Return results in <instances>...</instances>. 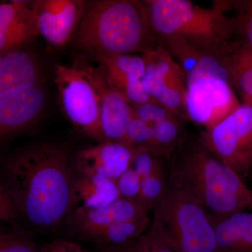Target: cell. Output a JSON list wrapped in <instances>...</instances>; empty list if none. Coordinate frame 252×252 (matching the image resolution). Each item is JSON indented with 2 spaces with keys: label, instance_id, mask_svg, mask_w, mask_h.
<instances>
[{
  "label": "cell",
  "instance_id": "6da1fadb",
  "mask_svg": "<svg viewBox=\"0 0 252 252\" xmlns=\"http://www.w3.org/2000/svg\"><path fill=\"white\" fill-rule=\"evenodd\" d=\"M73 155L65 146L40 144L4 162V184L18 215L37 229L58 228L72 212Z\"/></svg>",
  "mask_w": 252,
  "mask_h": 252
},
{
  "label": "cell",
  "instance_id": "7a4b0ae2",
  "mask_svg": "<svg viewBox=\"0 0 252 252\" xmlns=\"http://www.w3.org/2000/svg\"><path fill=\"white\" fill-rule=\"evenodd\" d=\"M168 182L203 207L212 220L252 204V191L243 179L199 140H185L172 156Z\"/></svg>",
  "mask_w": 252,
  "mask_h": 252
},
{
  "label": "cell",
  "instance_id": "3957f363",
  "mask_svg": "<svg viewBox=\"0 0 252 252\" xmlns=\"http://www.w3.org/2000/svg\"><path fill=\"white\" fill-rule=\"evenodd\" d=\"M72 40L78 49L95 60L143 54L160 44L151 28L147 10L138 0L86 1Z\"/></svg>",
  "mask_w": 252,
  "mask_h": 252
},
{
  "label": "cell",
  "instance_id": "277c9868",
  "mask_svg": "<svg viewBox=\"0 0 252 252\" xmlns=\"http://www.w3.org/2000/svg\"><path fill=\"white\" fill-rule=\"evenodd\" d=\"M158 40L177 38L205 54L223 58L239 39L233 18L225 14L229 1H214L207 8L189 0H143Z\"/></svg>",
  "mask_w": 252,
  "mask_h": 252
},
{
  "label": "cell",
  "instance_id": "5b68a950",
  "mask_svg": "<svg viewBox=\"0 0 252 252\" xmlns=\"http://www.w3.org/2000/svg\"><path fill=\"white\" fill-rule=\"evenodd\" d=\"M149 228L175 252H215L212 220L196 202L167 181Z\"/></svg>",
  "mask_w": 252,
  "mask_h": 252
},
{
  "label": "cell",
  "instance_id": "8992f818",
  "mask_svg": "<svg viewBox=\"0 0 252 252\" xmlns=\"http://www.w3.org/2000/svg\"><path fill=\"white\" fill-rule=\"evenodd\" d=\"M54 72L60 104L66 117L86 136L103 142L99 94L85 72L75 61L71 66L56 64Z\"/></svg>",
  "mask_w": 252,
  "mask_h": 252
},
{
  "label": "cell",
  "instance_id": "52a82bcc",
  "mask_svg": "<svg viewBox=\"0 0 252 252\" xmlns=\"http://www.w3.org/2000/svg\"><path fill=\"white\" fill-rule=\"evenodd\" d=\"M198 140L243 180L252 168V104H240L224 120L204 130Z\"/></svg>",
  "mask_w": 252,
  "mask_h": 252
},
{
  "label": "cell",
  "instance_id": "ba28073f",
  "mask_svg": "<svg viewBox=\"0 0 252 252\" xmlns=\"http://www.w3.org/2000/svg\"><path fill=\"white\" fill-rule=\"evenodd\" d=\"M142 55L146 63L142 78L146 94L175 115L186 117L187 84L180 66L160 44Z\"/></svg>",
  "mask_w": 252,
  "mask_h": 252
},
{
  "label": "cell",
  "instance_id": "9c48e42d",
  "mask_svg": "<svg viewBox=\"0 0 252 252\" xmlns=\"http://www.w3.org/2000/svg\"><path fill=\"white\" fill-rule=\"evenodd\" d=\"M229 83L218 77H205L187 84L186 117L209 130L230 115L240 106Z\"/></svg>",
  "mask_w": 252,
  "mask_h": 252
},
{
  "label": "cell",
  "instance_id": "30bf717a",
  "mask_svg": "<svg viewBox=\"0 0 252 252\" xmlns=\"http://www.w3.org/2000/svg\"><path fill=\"white\" fill-rule=\"evenodd\" d=\"M83 0H36L32 12L38 34L49 44L63 46L72 39L85 11Z\"/></svg>",
  "mask_w": 252,
  "mask_h": 252
},
{
  "label": "cell",
  "instance_id": "8fae6325",
  "mask_svg": "<svg viewBox=\"0 0 252 252\" xmlns=\"http://www.w3.org/2000/svg\"><path fill=\"white\" fill-rule=\"evenodd\" d=\"M75 61L99 94L101 126L104 139L126 144L127 127L135 116L133 106L112 89L98 67L85 59H77Z\"/></svg>",
  "mask_w": 252,
  "mask_h": 252
},
{
  "label": "cell",
  "instance_id": "7c38bea8",
  "mask_svg": "<svg viewBox=\"0 0 252 252\" xmlns=\"http://www.w3.org/2000/svg\"><path fill=\"white\" fill-rule=\"evenodd\" d=\"M147 214L137 200L121 197L107 206L99 208L74 207L64 223L73 236L91 241L96 235L116 223Z\"/></svg>",
  "mask_w": 252,
  "mask_h": 252
},
{
  "label": "cell",
  "instance_id": "4fadbf2b",
  "mask_svg": "<svg viewBox=\"0 0 252 252\" xmlns=\"http://www.w3.org/2000/svg\"><path fill=\"white\" fill-rule=\"evenodd\" d=\"M46 101L41 84L26 86L0 95V142L27 128L39 118Z\"/></svg>",
  "mask_w": 252,
  "mask_h": 252
},
{
  "label": "cell",
  "instance_id": "5bb4252c",
  "mask_svg": "<svg viewBox=\"0 0 252 252\" xmlns=\"http://www.w3.org/2000/svg\"><path fill=\"white\" fill-rule=\"evenodd\" d=\"M109 86L133 107L154 102L142 86L145 70L143 55H120L96 59Z\"/></svg>",
  "mask_w": 252,
  "mask_h": 252
},
{
  "label": "cell",
  "instance_id": "9a60e30c",
  "mask_svg": "<svg viewBox=\"0 0 252 252\" xmlns=\"http://www.w3.org/2000/svg\"><path fill=\"white\" fill-rule=\"evenodd\" d=\"M132 152L127 144L104 140L74 153L73 165L77 173L102 175L115 181L130 167Z\"/></svg>",
  "mask_w": 252,
  "mask_h": 252
},
{
  "label": "cell",
  "instance_id": "2e32d148",
  "mask_svg": "<svg viewBox=\"0 0 252 252\" xmlns=\"http://www.w3.org/2000/svg\"><path fill=\"white\" fill-rule=\"evenodd\" d=\"M134 109L135 115L152 130L157 155L170 160L185 142L180 117L155 102L140 104Z\"/></svg>",
  "mask_w": 252,
  "mask_h": 252
},
{
  "label": "cell",
  "instance_id": "e0dca14e",
  "mask_svg": "<svg viewBox=\"0 0 252 252\" xmlns=\"http://www.w3.org/2000/svg\"><path fill=\"white\" fill-rule=\"evenodd\" d=\"M158 41L180 66L187 84L205 77H218L228 82V56L218 58L205 54L177 38H165Z\"/></svg>",
  "mask_w": 252,
  "mask_h": 252
},
{
  "label": "cell",
  "instance_id": "ac0fdd59",
  "mask_svg": "<svg viewBox=\"0 0 252 252\" xmlns=\"http://www.w3.org/2000/svg\"><path fill=\"white\" fill-rule=\"evenodd\" d=\"M41 77L40 66L31 53L21 49L0 55V95L40 84Z\"/></svg>",
  "mask_w": 252,
  "mask_h": 252
},
{
  "label": "cell",
  "instance_id": "d6986e66",
  "mask_svg": "<svg viewBox=\"0 0 252 252\" xmlns=\"http://www.w3.org/2000/svg\"><path fill=\"white\" fill-rule=\"evenodd\" d=\"M212 223L215 252H252V212H235Z\"/></svg>",
  "mask_w": 252,
  "mask_h": 252
},
{
  "label": "cell",
  "instance_id": "ffe728a7",
  "mask_svg": "<svg viewBox=\"0 0 252 252\" xmlns=\"http://www.w3.org/2000/svg\"><path fill=\"white\" fill-rule=\"evenodd\" d=\"M74 207L99 208L120 198L115 181L102 175H86L76 172L73 183Z\"/></svg>",
  "mask_w": 252,
  "mask_h": 252
},
{
  "label": "cell",
  "instance_id": "44dd1931",
  "mask_svg": "<svg viewBox=\"0 0 252 252\" xmlns=\"http://www.w3.org/2000/svg\"><path fill=\"white\" fill-rule=\"evenodd\" d=\"M152 218L147 215L106 228L91 242L111 252H122L148 230Z\"/></svg>",
  "mask_w": 252,
  "mask_h": 252
},
{
  "label": "cell",
  "instance_id": "7402d4cb",
  "mask_svg": "<svg viewBox=\"0 0 252 252\" xmlns=\"http://www.w3.org/2000/svg\"><path fill=\"white\" fill-rule=\"evenodd\" d=\"M228 82L243 103L252 104V49L240 40L227 58Z\"/></svg>",
  "mask_w": 252,
  "mask_h": 252
},
{
  "label": "cell",
  "instance_id": "603a6c76",
  "mask_svg": "<svg viewBox=\"0 0 252 252\" xmlns=\"http://www.w3.org/2000/svg\"><path fill=\"white\" fill-rule=\"evenodd\" d=\"M38 35L32 12V16L26 21L0 30V55L23 49Z\"/></svg>",
  "mask_w": 252,
  "mask_h": 252
},
{
  "label": "cell",
  "instance_id": "cb8c5ba5",
  "mask_svg": "<svg viewBox=\"0 0 252 252\" xmlns=\"http://www.w3.org/2000/svg\"><path fill=\"white\" fill-rule=\"evenodd\" d=\"M168 173L165 165L141 180L137 200L146 212L153 210L167 188Z\"/></svg>",
  "mask_w": 252,
  "mask_h": 252
},
{
  "label": "cell",
  "instance_id": "d4e9b609",
  "mask_svg": "<svg viewBox=\"0 0 252 252\" xmlns=\"http://www.w3.org/2000/svg\"><path fill=\"white\" fill-rule=\"evenodd\" d=\"M230 8L235 11L233 20L237 35L252 49V0L230 1Z\"/></svg>",
  "mask_w": 252,
  "mask_h": 252
},
{
  "label": "cell",
  "instance_id": "484cf974",
  "mask_svg": "<svg viewBox=\"0 0 252 252\" xmlns=\"http://www.w3.org/2000/svg\"><path fill=\"white\" fill-rule=\"evenodd\" d=\"M126 144L132 148L146 149L157 154L152 130L143 121L135 115V113L127 127Z\"/></svg>",
  "mask_w": 252,
  "mask_h": 252
},
{
  "label": "cell",
  "instance_id": "4316f807",
  "mask_svg": "<svg viewBox=\"0 0 252 252\" xmlns=\"http://www.w3.org/2000/svg\"><path fill=\"white\" fill-rule=\"evenodd\" d=\"M32 16V1H11L0 4V30L11 27Z\"/></svg>",
  "mask_w": 252,
  "mask_h": 252
},
{
  "label": "cell",
  "instance_id": "83f0119b",
  "mask_svg": "<svg viewBox=\"0 0 252 252\" xmlns=\"http://www.w3.org/2000/svg\"><path fill=\"white\" fill-rule=\"evenodd\" d=\"M163 159L147 149L132 148L130 167L137 172L142 180L165 165Z\"/></svg>",
  "mask_w": 252,
  "mask_h": 252
},
{
  "label": "cell",
  "instance_id": "f1b7e54d",
  "mask_svg": "<svg viewBox=\"0 0 252 252\" xmlns=\"http://www.w3.org/2000/svg\"><path fill=\"white\" fill-rule=\"evenodd\" d=\"M0 252H40L31 239L20 232L0 230Z\"/></svg>",
  "mask_w": 252,
  "mask_h": 252
},
{
  "label": "cell",
  "instance_id": "f546056e",
  "mask_svg": "<svg viewBox=\"0 0 252 252\" xmlns=\"http://www.w3.org/2000/svg\"><path fill=\"white\" fill-rule=\"evenodd\" d=\"M122 252H175L150 228Z\"/></svg>",
  "mask_w": 252,
  "mask_h": 252
},
{
  "label": "cell",
  "instance_id": "4dcf8cb0",
  "mask_svg": "<svg viewBox=\"0 0 252 252\" xmlns=\"http://www.w3.org/2000/svg\"><path fill=\"white\" fill-rule=\"evenodd\" d=\"M122 198L137 200L140 193L141 179L137 172L129 167L115 180Z\"/></svg>",
  "mask_w": 252,
  "mask_h": 252
},
{
  "label": "cell",
  "instance_id": "1f68e13d",
  "mask_svg": "<svg viewBox=\"0 0 252 252\" xmlns=\"http://www.w3.org/2000/svg\"><path fill=\"white\" fill-rule=\"evenodd\" d=\"M19 217L4 182L0 180V230L5 224H14Z\"/></svg>",
  "mask_w": 252,
  "mask_h": 252
},
{
  "label": "cell",
  "instance_id": "d6a6232c",
  "mask_svg": "<svg viewBox=\"0 0 252 252\" xmlns=\"http://www.w3.org/2000/svg\"><path fill=\"white\" fill-rule=\"evenodd\" d=\"M39 248L40 252H91L75 242L64 239L51 240Z\"/></svg>",
  "mask_w": 252,
  "mask_h": 252
},
{
  "label": "cell",
  "instance_id": "836d02e7",
  "mask_svg": "<svg viewBox=\"0 0 252 252\" xmlns=\"http://www.w3.org/2000/svg\"><path fill=\"white\" fill-rule=\"evenodd\" d=\"M250 207H251V208H252V204L251 206H250Z\"/></svg>",
  "mask_w": 252,
  "mask_h": 252
},
{
  "label": "cell",
  "instance_id": "e575fe53",
  "mask_svg": "<svg viewBox=\"0 0 252 252\" xmlns=\"http://www.w3.org/2000/svg\"><path fill=\"white\" fill-rule=\"evenodd\" d=\"M251 172H252V171H251Z\"/></svg>",
  "mask_w": 252,
  "mask_h": 252
}]
</instances>
